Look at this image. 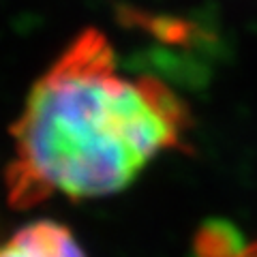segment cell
Returning <instances> with one entry per match:
<instances>
[{
    "label": "cell",
    "instance_id": "obj_1",
    "mask_svg": "<svg viewBox=\"0 0 257 257\" xmlns=\"http://www.w3.org/2000/svg\"><path fill=\"white\" fill-rule=\"evenodd\" d=\"M189 128L172 86L124 75L109 39L84 28L32 84L11 126L7 202L26 210L54 195H114L159 155L187 148Z\"/></svg>",
    "mask_w": 257,
    "mask_h": 257
},
{
    "label": "cell",
    "instance_id": "obj_3",
    "mask_svg": "<svg viewBox=\"0 0 257 257\" xmlns=\"http://www.w3.org/2000/svg\"><path fill=\"white\" fill-rule=\"evenodd\" d=\"M229 257H257V240L246 242V244H240Z\"/></svg>",
    "mask_w": 257,
    "mask_h": 257
},
{
    "label": "cell",
    "instance_id": "obj_2",
    "mask_svg": "<svg viewBox=\"0 0 257 257\" xmlns=\"http://www.w3.org/2000/svg\"><path fill=\"white\" fill-rule=\"evenodd\" d=\"M0 257H86L67 225L58 221H32L0 244Z\"/></svg>",
    "mask_w": 257,
    "mask_h": 257
}]
</instances>
